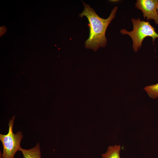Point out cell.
Here are the masks:
<instances>
[{
	"instance_id": "cell-1",
	"label": "cell",
	"mask_w": 158,
	"mask_h": 158,
	"mask_svg": "<svg viewBox=\"0 0 158 158\" xmlns=\"http://www.w3.org/2000/svg\"><path fill=\"white\" fill-rule=\"evenodd\" d=\"M84 8L79 14L83 18L85 16L89 22L90 35L85 41V47L92 49L95 51L100 47L105 46L107 42L105 37L107 28L111 20L115 18L118 7L115 6L112 10L109 17L107 19L102 18L97 14L95 11L89 5L83 2Z\"/></svg>"
},
{
	"instance_id": "cell-2",
	"label": "cell",
	"mask_w": 158,
	"mask_h": 158,
	"mask_svg": "<svg viewBox=\"0 0 158 158\" xmlns=\"http://www.w3.org/2000/svg\"><path fill=\"white\" fill-rule=\"evenodd\" d=\"M131 20L133 25L132 31H128L125 29H122L120 31L122 34L128 35L131 38L134 51L137 52L141 48L144 39L146 37H151L154 44L155 39L158 38V34L150 23L142 21L140 18L137 19L132 18Z\"/></svg>"
},
{
	"instance_id": "cell-3",
	"label": "cell",
	"mask_w": 158,
	"mask_h": 158,
	"mask_svg": "<svg viewBox=\"0 0 158 158\" xmlns=\"http://www.w3.org/2000/svg\"><path fill=\"white\" fill-rule=\"evenodd\" d=\"M15 117L10 119L8 123V131L6 135L0 134V140L3 146L2 158H14L16 153L21 148L20 143L23 138L22 133L20 131L14 134L13 131Z\"/></svg>"
},
{
	"instance_id": "cell-4",
	"label": "cell",
	"mask_w": 158,
	"mask_h": 158,
	"mask_svg": "<svg viewBox=\"0 0 158 158\" xmlns=\"http://www.w3.org/2000/svg\"><path fill=\"white\" fill-rule=\"evenodd\" d=\"M157 0H138L135 5L143 13L144 18L147 20L153 19L156 24L158 25V14L157 6Z\"/></svg>"
},
{
	"instance_id": "cell-5",
	"label": "cell",
	"mask_w": 158,
	"mask_h": 158,
	"mask_svg": "<svg viewBox=\"0 0 158 158\" xmlns=\"http://www.w3.org/2000/svg\"><path fill=\"white\" fill-rule=\"evenodd\" d=\"M20 151L21 152L23 158H41V152L39 143L34 147L29 149L21 148Z\"/></svg>"
},
{
	"instance_id": "cell-6",
	"label": "cell",
	"mask_w": 158,
	"mask_h": 158,
	"mask_svg": "<svg viewBox=\"0 0 158 158\" xmlns=\"http://www.w3.org/2000/svg\"><path fill=\"white\" fill-rule=\"evenodd\" d=\"M120 145H115L109 146L107 152L102 155V158H121L120 156Z\"/></svg>"
},
{
	"instance_id": "cell-7",
	"label": "cell",
	"mask_w": 158,
	"mask_h": 158,
	"mask_svg": "<svg viewBox=\"0 0 158 158\" xmlns=\"http://www.w3.org/2000/svg\"><path fill=\"white\" fill-rule=\"evenodd\" d=\"M144 89L150 98L155 99L158 97V83L155 85L146 86Z\"/></svg>"
},
{
	"instance_id": "cell-8",
	"label": "cell",
	"mask_w": 158,
	"mask_h": 158,
	"mask_svg": "<svg viewBox=\"0 0 158 158\" xmlns=\"http://www.w3.org/2000/svg\"><path fill=\"white\" fill-rule=\"evenodd\" d=\"M157 13L158 14V4L157 6Z\"/></svg>"
}]
</instances>
